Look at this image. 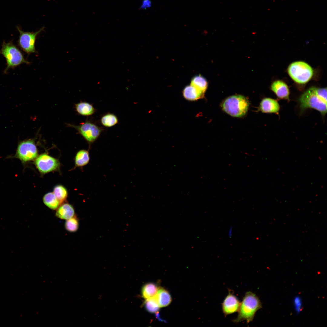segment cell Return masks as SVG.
<instances>
[{
	"label": "cell",
	"instance_id": "obj_20",
	"mask_svg": "<svg viewBox=\"0 0 327 327\" xmlns=\"http://www.w3.org/2000/svg\"><path fill=\"white\" fill-rule=\"evenodd\" d=\"M158 289L157 286L155 283H147L142 289V296L145 299L153 297L156 294Z\"/></svg>",
	"mask_w": 327,
	"mask_h": 327
},
{
	"label": "cell",
	"instance_id": "obj_21",
	"mask_svg": "<svg viewBox=\"0 0 327 327\" xmlns=\"http://www.w3.org/2000/svg\"><path fill=\"white\" fill-rule=\"evenodd\" d=\"M118 119L114 114L108 113L103 115L101 118L100 122L104 126L110 127L118 123Z\"/></svg>",
	"mask_w": 327,
	"mask_h": 327
},
{
	"label": "cell",
	"instance_id": "obj_14",
	"mask_svg": "<svg viewBox=\"0 0 327 327\" xmlns=\"http://www.w3.org/2000/svg\"><path fill=\"white\" fill-rule=\"evenodd\" d=\"M155 297L160 307L167 306L172 301L171 297L169 292L162 288L158 289Z\"/></svg>",
	"mask_w": 327,
	"mask_h": 327
},
{
	"label": "cell",
	"instance_id": "obj_27",
	"mask_svg": "<svg viewBox=\"0 0 327 327\" xmlns=\"http://www.w3.org/2000/svg\"><path fill=\"white\" fill-rule=\"evenodd\" d=\"M232 227H231V228H230V230H229V231L228 235H229V237H231V236L232 235Z\"/></svg>",
	"mask_w": 327,
	"mask_h": 327
},
{
	"label": "cell",
	"instance_id": "obj_13",
	"mask_svg": "<svg viewBox=\"0 0 327 327\" xmlns=\"http://www.w3.org/2000/svg\"><path fill=\"white\" fill-rule=\"evenodd\" d=\"M74 213L73 206L69 203H65L58 208L56 216L60 219L67 220L73 217Z\"/></svg>",
	"mask_w": 327,
	"mask_h": 327
},
{
	"label": "cell",
	"instance_id": "obj_1",
	"mask_svg": "<svg viewBox=\"0 0 327 327\" xmlns=\"http://www.w3.org/2000/svg\"><path fill=\"white\" fill-rule=\"evenodd\" d=\"M298 101L302 111L313 109L324 116L327 113L326 88L310 87L300 95Z\"/></svg>",
	"mask_w": 327,
	"mask_h": 327
},
{
	"label": "cell",
	"instance_id": "obj_17",
	"mask_svg": "<svg viewBox=\"0 0 327 327\" xmlns=\"http://www.w3.org/2000/svg\"><path fill=\"white\" fill-rule=\"evenodd\" d=\"M43 200L46 206L53 210L58 208L60 204L54 193L52 192L46 194L43 197Z\"/></svg>",
	"mask_w": 327,
	"mask_h": 327
},
{
	"label": "cell",
	"instance_id": "obj_11",
	"mask_svg": "<svg viewBox=\"0 0 327 327\" xmlns=\"http://www.w3.org/2000/svg\"><path fill=\"white\" fill-rule=\"evenodd\" d=\"M271 89L279 99L289 101V89L283 81L277 80L273 82L271 85Z\"/></svg>",
	"mask_w": 327,
	"mask_h": 327
},
{
	"label": "cell",
	"instance_id": "obj_26",
	"mask_svg": "<svg viewBox=\"0 0 327 327\" xmlns=\"http://www.w3.org/2000/svg\"><path fill=\"white\" fill-rule=\"evenodd\" d=\"M295 303L296 305V307L297 308V310H299V309H300V308L301 306L300 300L298 298H296L295 300Z\"/></svg>",
	"mask_w": 327,
	"mask_h": 327
},
{
	"label": "cell",
	"instance_id": "obj_2",
	"mask_svg": "<svg viewBox=\"0 0 327 327\" xmlns=\"http://www.w3.org/2000/svg\"><path fill=\"white\" fill-rule=\"evenodd\" d=\"M262 307L258 297L251 292H247L240 303L238 316L233 321L238 323L246 320L249 323L252 321L256 312Z\"/></svg>",
	"mask_w": 327,
	"mask_h": 327
},
{
	"label": "cell",
	"instance_id": "obj_10",
	"mask_svg": "<svg viewBox=\"0 0 327 327\" xmlns=\"http://www.w3.org/2000/svg\"><path fill=\"white\" fill-rule=\"evenodd\" d=\"M240 303L237 298L229 291L222 304V310L225 316L238 311Z\"/></svg>",
	"mask_w": 327,
	"mask_h": 327
},
{
	"label": "cell",
	"instance_id": "obj_19",
	"mask_svg": "<svg viewBox=\"0 0 327 327\" xmlns=\"http://www.w3.org/2000/svg\"><path fill=\"white\" fill-rule=\"evenodd\" d=\"M90 160L88 151L82 150L78 151L75 157V164L77 167H82L87 165Z\"/></svg>",
	"mask_w": 327,
	"mask_h": 327
},
{
	"label": "cell",
	"instance_id": "obj_8",
	"mask_svg": "<svg viewBox=\"0 0 327 327\" xmlns=\"http://www.w3.org/2000/svg\"><path fill=\"white\" fill-rule=\"evenodd\" d=\"M44 28L42 27L35 32H30L24 31L17 26V29L19 33L18 44L21 49L28 54L37 53L35 47L36 37L38 34L44 31Z\"/></svg>",
	"mask_w": 327,
	"mask_h": 327
},
{
	"label": "cell",
	"instance_id": "obj_16",
	"mask_svg": "<svg viewBox=\"0 0 327 327\" xmlns=\"http://www.w3.org/2000/svg\"><path fill=\"white\" fill-rule=\"evenodd\" d=\"M75 108L79 114L84 116L91 115L96 111L92 104L86 102H81L75 104Z\"/></svg>",
	"mask_w": 327,
	"mask_h": 327
},
{
	"label": "cell",
	"instance_id": "obj_15",
	"mask_svg": "<svg viewBox=\"0 0 327 327\" xmlns=\"http://www.w3.org/2000/svg\"><path fill=\"white\" fill-rule=\"evenodd\" d=\"M204 94L192 85L186 86L183 91V95L186 99L189 101H195L203 97Z\"/></svg>",
	"mask_w": 327,
	"mask_h": 327
},
{
	"label": "cell",
	"instance_id": "obj_24",
	"mask_svg": "<svg viewBox=\"0 0 327 327\" xmlns=\"http://www.w3.org/2000/svg\"><path fill=\"white\" fill-rule=\"evenodd\" d=\"M66 229L71 232L77 231L79 227L78 220L74 216L72 218L66 220L65 223Z\"/></svg>",
	"mask_w": 327,
	"mask_h": 327
},
{
	"label": "cell",
	"instance_id": "obj_22",
	"mask_svg": "<svg viewBox=\"0 0 327 327\" xmlns=\"http://www.w3.org/2000/svg\"><path fill=\"white\" fill-rule=\"evenodd\" d=\"M53 193L60 203L64 201L68 196L66 189L61 185H58L55 187Z\"/></svg>",
	"mask_w": 327,
	"mask_h": 327
},
{
	"label": "cell",
	"instance_id": "obj_6",
	"mask_svg": "<svg viewBox=\"0 0 327 327\" xmlns=\"http://www.w3.org/2000/svg\"><path fill=\"white\" fill-rule=\"evenodd\" d=\"M68 125L76 129L89 143L94 142L104 130L102 127L88 121H86L78 126L69 124H68Z\"/></svg>",
	"mask_w": 327,
	"mask_h": 327
},
{
	"label": "cell",
	"instance_id": "obj_4",
	"mask_svg": "<svg viewBox=\"0 0 327 327\" xmlns=\"http://www.w3.org/2000/svg\"><path fill=\"white\" fill-rule=\"evenodd\" d=\"M0 54L5 58L6 61L7 67L4 71L5 73L10 68H14L22 64L30 63L25 58L21 51L12 41L8 43L3 41Z\"/></svg>",
	"mask_w": 327,
	"mask_h": 327
},
{
	"label": "cell",
	"instance_id": "obj_3",
	"mask_svg": "<svg viewBox=\"0 0 327 327\" xmlns=\"http://www.w3.org/2000/svg\"><path fill=\"white\" fill-rule=\"evenodd\" d=\"M249 104L246 97L236 95L226 98L222 103L221 107L224 111L231 116L240 117L246 114Z\"/></svg>",
	"mask_w": 327,
	"mask_h": 327
},
{
	"label": "cell",
	"instance_id": "obj_18",
	"mask_svg": "<svg viewBox=\"0 0 327 327\" xmlns=\"http://www.w3.org/2000/svg\"><path fill=\"white\" fill-rule=\"evenodd\" d=\"M190 85L204 94L207 88L208 82L201 75H198L192 79Z\"/></svg>",
	"mask_w": 327,
	"mask_h": 327
},
{
	"label": "cell",
	"instance_id": "obj_7",
	"mask_svg": "<svg viewBox=\"0 0 327 327\" xmlns=\"http://www.w3.org/2000/svg\"><path fill=\"white\" fill-rule=\"evenodd\" d=\"M38 150L34 140L29 139L20 142L15 157L23 163L32 160L38 157Z\"/></svg>",
	"mask_w": 327,
	"mask_h": 327
},
{
	"label": "cell",
	"instance_id": "obj_12",
	"mask_svg": "<svg viewBox=\"0 0 327 327\" xmlns=\"http://www.w3.org/2000/svg\"><path fill=\"white\" fill-rule=\"evenodd\" d=\"M259 109L264 113H274L279 115L280 106L276 100L270 97H265L261 101Z\"/></svg>",
	"mask_w": 327,
	"mask_h": 327
},
{
	"label": "cell",
	"instance_id": "obj_25",
	"mask_svg": "<svg viewBox=\"0 0 327 327\" xmlns=\"http://www.w3.org/2000/svg\"><path fill=\"white\" fill-rule=\"evenodd\" d=\"M151 6L152 2L150 0H143L140 8L141 9H146L150 8Z\"/></svg>",
	"mask_w": 327,
	"mask_h": 327
},
{
	"label": "cell",
	"instance_id": "obj_23",
	"mask_svg": "<svg viewBox=\"0 0 327 327\" xmlns=\"http://www.w3.org/2000/svg\"><path fill=\"white\" fill-rule=\"evenodd\" d=\"M144 305L146 309L148 312L152 313L157 312L160 308L155 296L146 299Z\"/></svg>",
	"mask_w": 327,
	"mask_h": 327
},
{
	"label": "cell",
	"instance_id": "obj_9",
	"mask_svg": "<svg viewBox=\"0 0 327 327\" xmlns=\"http://www.w3.org/2000/svg\"><path fill=\"white\" fill-rule=\"evenodd\" d=\"M35 164L38 170L45 173L57 170L60 166L58 160L46 154L36 157Z\"/></svg>",
	"mask_w": 327,
	"mask_h": 327
},
{
	"label": "cell",
	"instance_id": "obj_5",
	"mask_svg": "<svg viewBox=\"0 0 327 327\" xmlns=\"http://www.w3.org/2000/svg\"><path fill=\"white\" fill-rule=\"evenodd\" d=\"M289 75L295 82L304 84L312 78L314 74L312 67L302 61H297L291 63L288 69Z\"/></svg>",
	"mask_w": 327,
	"mask_h": 327
}]
</instances>
